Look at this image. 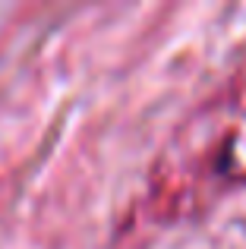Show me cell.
<instances>
[{
    "label": "cell",
    "mask_w": 246,
    "mask_h": 249,
    "mask_svg": "<svg viewBox=\"0 0 246 249\" xmlns=\"http://www.w3.org/2000/svg\"><path fill=\"white\" fill-rule=\"evenodd\" d=\"M246 117V95L218 98L211 107L196 114V120L180 133V139L171 145V161L177 170V180L171 183V196H177V205L190 199H199L202 189L224 186L246 180V148L243 123Z\"/></svg>",
    "instance_id": "1"
}]
</instances>
